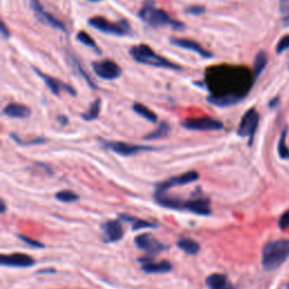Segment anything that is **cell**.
I'll use <instances>...</instances> for the list:
<instances>
[{"mask_svg":"<svg viewBox=\"0 0 289 289\" xmlns=\"http://www.w3.org/2000/svg\"><path fill=\"white\" fill-rule=\"evenodd\" d=\"M255 80L254 73L242 66L220 65L207 69V101L218 108H228L243 101Z\"/></svg>","mask_w":289,"mask_h":289,"instance_id":"6da1fadb","label":"cell"},{"mask_svg":"<svg viewBox=\"0 0 289 289\" xmlns=\"http://www.w3.org/2000/svg\"><path fill=\"white\" fill-rule=\"evenodd\" d=\"M129 55L136 62H138L140 65L151 66L155 68H162V69H169L175 71H181L183 69L181 66H178L177 64H175V62L160 56L157 52L151 49L149 45L144 43L134 45L133 48L129 50Z\"/></svg>","mask_w":289,"mask_h":289,"instance_id":"7a4b0ae2","label":"cell"},{"mask_svg":"<svg viewBox=\"0 0 289 289\" xmlns=\"http://www.w3.org/2000/svg\"><path fill=\"white\" fill-rule=\"evenodd\" d=\"M139 18L145 22L147 25L151 26L153 29L163 28V26H171L172 29L181 31L185 30V23L180 20L173 19L164 9L157 8L155 3L147 2L143 5L138 13Z\"/></svg>","mask_w":289,"mask_h":289,"instance_id":"3957f363","label":"cell"},{"mask_svg":"<svg viewBox=\"0 0 289 289\" xmlns=\"http://www.w3.org/2000/svg\"><path fill=\"white\" fill-rule=\"evenodd\" d=\"M289 257V240L271 241L262 250V267L267 271L280 268Z\"/></svg>","mask_w":289,"mask_h":289,"instance_id":"277c9868","label":"cell"},{"mask_svg":"<svg viewBox=\"0 0 289 289\" xmlns=\"http://www.w3.org/2000/svg\"><path fill=\"white\" fill-rule=\"evenodd\" d=\"M88 25L94 30L98 31V32L120 36V38H122V36H129L133 33L131 32L130 24L124 19H121L117 23H113L105 19L104 17L95 16L88 19Z\"/></svg>","mask_w":289,"mask_h":289,"instance_id":"5b68a950","label":"cell"},{"mask_svg":"<svg viewBox=\"0 0 289 289\" xmlns=\"http://www.w3.org/2000/svg\"><path fill=\"white\" fill-rule=\"evenodd\" d=\"M92 67L96 76H98L101 80L109 82L118 80L121 73H122V69H121V67L117 62L110 59L94 61Z\"/></svg>","mask_w":289,"mask_h":289,"instance_id":"8992f818","label":"cell"},{"mask_svg":"<svg viewBox=\"0 0 289 289\" xmlns=\"http://www.w3.org/2000/svg\"><path fill=\"white\" fill-rule=\"evenodd\" d=\"M259 121L260 115L256 112V110L250 109L249 111L243 115V118H242L240 122L238 135L240 137H249L250 145L252 144V141H253L256 129L259 127Z\"/></svg>","mask_w":289,"mask_h":289,"instance_id":"52a82bcc","label":"cell"},{"mask_svg":"<svg viewBox=\"0 0 289 289\" xmlns=\"http://www.w3.org/2000/svg\"><path fill=\"white\" fill-rule=\"evenodd\" d=\"M183 128L194 131H217L224 128L222 121L210 117L187 119L181 123Z\"/></svg>","mask_w":289,"mask_h":289,"instance_id":"ba28073f","label":"cell"},{"mask_svg":"<svg viewBox=\"0 0 289 289\" xmlns=\"http://www.w3.org/2000/svg\"><path fill=\"white\" fill-rule=\"evenodd\" d=\"M102 144L110 150L114 151L121 156H133L135 154H138L140 151H148L154 150L155 148L150 146H143V145H131L127 143H122V141H104L102 140Z\"/></svg>","mask_w":289,"mask_h":289,"instance_id":"9c48e42d","label":"cell"},{"mask_svg":"<svg viewBox=\"0 0 289 289\" xmlns=\"http://www.w3.org/2000/svg\"><path fill=\"white\" fill-rule=\"evenodd\" d=\"M33 70H34L36 75H38L41 78V80L44 82L45 85L49 87V89L52 92L54 95L60 96L61 92H66L71 96H76L77 93L75 91V88L70 86L69 84H67L65 82H61L60 80H58V78L46 75V73L42 72L40 69H38V68H35V67H33Z\"/></svg>","mask_w":289,"mask_h":289,"instance_id":"30bf717a","label":"cell"},{"mask_svg":"<svg viewBox=\"0 0 289 289\" xmlns=\"http://www.w3.org/2000/svg\"><path fill=\"white\" fill-rule=\"evenodd\" d=\"M30 7L35 13L36 18H38V20H40L42 24L49 25L52 29L60 30L62 32H67L65 24L60 22L58 18H56L54 15L45 12L42 4L40 3V0H30Z\"/></svg>","mask_w":289,"mask_h":289,"instance_id":"8fae6325","label":"cell"},{"mask_svg":"<svg viewBox=\"0 0 289 289\" xmlns=\"http://www.w3.org/2000/svg\"><path fill=\"white\" fill-rule=\"evenodd\" d=\"M198 178H199V174L197 172H194V171L187 172L185 173V174H181L178 176H173L169 178V180L160 183V185L156 187L155 192H166L172 188L190 185V183L192 182H196Z\"/></svg>","mask_w":289,"mask_h":289,"instance_id":"7c38bea8","label":"cell"},{"mask_svg":"<svg viewBox=\"0 0 289 289\" xmlns=\"http://www.w3.org/2000/svg\"><path fill=\"white\" fill-rule=\"evenodd\" d=\"M185 210H189L199 216H209L212 214L210 199L202 194H193L190 200H186Z\"/></svg>","mask_w":289,"mask_h":289,"instance_id":"4fadbf2b","label":"cell"},{"mask_svg":"<svg viewBox=\"0 0 289 289\" xmlns=\"http://www.w3.org/2000/svg\"><path fill=\"white\" fill-rule=\"evenodd\" d=\"M135 243L138 246V249L145 251L149 254H157L166 249L164 244L161 243L159 240H156L154 236L149 233H145L137 236L135 239Z\"/></svg>","mask_w":289,"mask_h":289,"instance_id":"5bb4252c","label":"cell"},{"mask_svg":"<svg viewBox=\"0 0 289 289\" xmlns=\"http://www.w3.org/2000/svg\"><path fill=\"white\" fill-rule=\"evenodd\" d=\"M170 43L173 46H176V48H181L185 50L192 51L194 54H197L198 56H200L203 59H212L214 55L212 52L208 51L207 49H204L203 46L198 43V42L190 40V39H182V38H172L170 40Z\"/></svg>","mask_w":289,"mask_h":289,"instance_id":"9a60e30c","label":"cell"},{"mask_svg":"<svg viewBox=\"0 0 289 289\" xmlns=\"http://www.w3.org/2000/svg\"><path fill=\"white\" fill-rule=\"evenodd\" d=\"M104 241L107 243H114L123 238V227L119 219L108 220L102 225Z\"/></svg>","mask_w":289,"mask_h":289,"instance_id":"2e32d148","label":"cell"},{"mask_svg":"<svg viewBox=\"0 0 289 289\" xmlns=\"http://www.w3.org/2000/svg\"><path fill=\"white\" fill-rule=\"evenodd\" d=\"M35 264V261L30 255L23 253H16L10 255H2L0 257V265L4 267L13 268H30Z\"/></svg>","mask_w":289,"mask_h":289,"instance_id":"e0dca14e","label":"cell"},{"mask_svg":"<svg viewBox=\"0 0 289 289\" xmlns=\"http://www.w3.org/2000/svg\"><path fill=\"white\" fill-rule=\"evenodd\" d=\"M139 262L143 264L141 269L146 273H166L173 269L172 265L166 260L156 262L153 257H143Z\"/></svg>","mask_w":289,"mask_h":289,"instance_id":"ac0fdd59","label":"cell"},{"mask_svg":"<svg viewBox=\"0 0 289 289\" xmlns=\"http://www.w3.org/2000/svg\"><path fill=\"white\" fill-rule=\"evenodd\" d=\"M3 114L12 119H28L31 115V109L24 104L10 103L4 108Z\"/></svg>","mask_w":289,"mask_h":289,"instance_id":"d6986e66","label":"cell"},{"mask_svg":"<svg viewBox=\"0 0 289 289\" xmlns=\"http://www.w3.org/2000/svg\"><path fill=\"white\" fill-rule=\"evenodd\" d=\"M67 57H68V62H69V64H70L73 72L78 73V75H80L82 78H84V80L86 81L87 85L91 87L92 89H94V91H96V89H98V87L95 85V83H94L91 80V77L88 76V73L86 72L85 69H84L82 64H81V61L77 59V58L75 57V55L71 54V52H67Z\"/></svg>","mask_w":289,"mask_h":289,"instance_id":"ffe728a7","label":"cell"},{"mask_svg":"<svg viewBox=\"0 0 289 289\" xmlns=\"http://www.w3.org/2000/svg\"><path fill=\"white\" fill-rule=\"evenodd\" d=\"M207 287L209 289H234L227 279V277L222 275V273H214L209 276L206 279Z\"/></svg>","mask_w":289,"mask_h":289,"instance_id":"44dd1931","label":"cell"},{"mask_svg":"<svg viewBox=\"0 0 289 289\" xmlns=\"http://www.w3.org/2000/svg\"><path fill=\"white\" fill-rule=\"evenodd\" d=\"M119 217L122 219L123 222H127V223H130L131 225H133L134 230H139L141 228H154L157 226L154 223L147 222V220H143V219L135 218L133 216H129V215H120Z\"/></svg>","mask_w":289,"mask_h":289,"instance_id":"7402d4cb","label":"cell"},{"mask_svg":"<svg viewBox=\"0 0 289 289\" xmlns=\"http://www.w3.org/2000/svg\"><path fill=\"white\" fill-rule=\"evenodd\" d=\"M177 246L189 255H196L200 251V246L191 239H180L177 241Z\"/></svg>","mask_w":289,"mask_h":289,"instance_id":"603a6c76","label":"cell"},{"mask_svg":"<svg viewBox=\"0 0 289 289\" xmlns=\"http://www.w3.org/2000/svg\"><path fill=\"white\" fill-rule=\"evenodd\" d=\"M133 110L137 114L140 115L141 118L146 119L147 121H149V122H151V123H155L157 121V115L153 111H151L150 109L145 107L144 104L135 103L133 105Z\"/></svg>","mask_w":289,"mask_h":289,"instance_id":"cb8c5ba5","label":"cell"},{"mask_svg":"<svg viewBox=\"0 0 289 289\" xmlns=\"http://www.w3.org/2000/svg\"><path fill=\"white\" fill-rule=\"evenodd\" d=\"M268 64V56L265 51H260L257 52L256 56H255V59H254V65H253V73H254V77L257 78L260 75L261 72L265 70V68L267 67Z\"/></svg>","mask_w":289,"mask_h":289,"instance_id":"d4e9b609","label":"cell"},{"mask_svg":"<svg viewBox=\"0 0 289 289\" xmlns=\"http://www.w3.org/2000/svg\"><path fill=\"white\" fill-rule=\"evenodd\" d=\"M171 131V125L167 123V122H162L159 128H157L155 131H151L150 134L146 135L144 138L146 140H154V139H161V138H164L167 135L170 134Z\"/></svg>","mask_w":289,"mask_h":289,"instance_id":"484cf974","label":"cell"},{"mask_svg":"<svg viewBox=\"0 0 289 289\" xmlns=\"http://www.w3.org/2000/svg\"><path fill=\"white\" fill-rule=\"evenodd\" d=\"M99 112H101V99L97 98L91 104L87 111L82 114V118L85 121H94L98 118Z\"/></svg>","mask_w":289,"mask_h":289,"instance_id":"4316f807","label":"cell"},{"mask_svg":"<svg viewBox=\"0 0 289 289\" xmlns=\"http://www.w3.org/2000/svg\"><path fill=\"white\" fill-rule=\"evenodd\" d=\"M286 138H287V127L283 128L281 131L279 141H278V155L281 160H289V148L286 145Z\"/></svg>","mask_w":289,"mask_h":289,"instance_id":"83f0119b","label":"cell"},{"mask_svg":"<svg viewBox=\"0 0 289 289\" xmlns=\"http://www.w3.org/2000/svg\"><path fill=\"white\" fill-rule=\"evenodd\" d=\"M56 199L61 202L70 203V202H75L77 200H80V196L70 190H62L56 194Z\"/></svg>","mask_w":289,"mask_h":289,"instance_id":"f1b7e54d","label":"cell"},{"mask_svg":"<svg viewBox=\"0 0 289 289\" xmlns=\"http://www.w3.org/2000/svg\"><path fill=\"white\" fill-rule=\"evenodd\" d=\"M76 39H77V41H80L81 43H83V44H85L86 46H88V48H92V49H94V50L98 51L97 45H96V43H95V41H94V40L91 38V35H89L88 33H86L85 31H81V32H78L77 35H76Z\"/></svg>","mask_w":289,"mask_h":289,"instance_id":"f546056e","label":"cell"},{"mask_svg":"<svg viewBox=\"0 0 289 289\" xmlns=\"http://www.w3.org/2000/svg\"><path fill=\"white\" fill-rule=\"evenodd\" d=\"M279 9L282 23L289 26V0H279Z\"/></svg>","mask_w":289,"mask_h":289,"instance_id":"4dcf8cb0","label":"cell"},{"mask_svg":"<svg viewBox=\"0 0 289 289\" xmlns=\"http://www.w3.org/2000/svg\"><path fill=\"white\" fill-rule=\"evenodd\" d=\"M10 137L14 139L15 143H17L18 145H22V146H30V145H40V144H43L46 141L45 138H36V139H32V140H29V141H24L20 139V137H18L17 135L15 134H10Z\"/></svg>","mask_w":289,"mask_h":289,"instance_id":"1f68e13d","label":"cell"},{"mask_svg":"<svg viewBox=\"0 0 289 289\" xmlns=\"http://www.w3.org/2000/svg\"><path fill=\"white\" fill-rule=\"evenodd\" d=\"M185 13L188 15H193V16H200L206 13V7L201 5H191L185 9Z\"/></svg>","mask_w":289,"mask_h":289,"instance_id":"d6a6232c","label":"cell"},{"mask_svg":"<svg viewBox=\"0 0 289 289\" xmlns=\"http://www.w3.org/2000/svg\"><path fill=\"white\" fill-rule=\"evenodd\" d=\"M289 49V34L282 36V38L278 42V44L276 46V51L278 55L282 54V52H285Z\"/></svg>","mask_w":289,"mask_h":289,"instance_id":"836d02e7","label":"cell"},{"mask_svg":"<svg viewBox=\"0 0 289 289\" xmlns=\"http://www.w3.org/2000/svg\"><path fill=\"white\" fill-rule=\"evenodd\" d=\"M18 238L22 240L24 243L30 245L31 248H35V249H43L44 248V245L42 244V243H40V242H38L36 240L29 239V238H26V236H24V235H18Z\"/></svg>","mask_w":289,"mask_h":289,"instance_id":"e575fe53","label":"cell"},{"mask_svg":"<svg viewBox=\"0 0 289 289\" xmlns=\"http://www.w3.org/2000/svg\"><path fill=\"white\" fill-rule=\"evenodd\" d=\"M279 227L282 230L289 228V210H287V212L283 213L280 216V218H279Z\"/></svg>","mask_w":289,"mask_h":289,"instance_id":"d590c367","label":"cell"},{"mask_svg":"<svg viewBox=\"0 0 289 289\" xmlns=\"http://www.w3.org/2000/svg\"><path fill=\"white\" fill-rule=\"evenodd\" d=\"M2 34L5 39H8L9 36H10V32L7 30L6 28V25H5V23L2 24Z\"/></svg>","mask_w":289,"mask_h":289,"instance_id":"8d00e7d4","label":"cell"},{"mask_svg":"<svg viewBox=\"0 0 289 289\" xmlns=\"http://www.w3.org/2000/svg\"><path fill=\"white\" fill-rule=\"evenodd\" d=\"M58 121H59V123L61 124V125H66L67 123H68V119H67V117H62V115H60L59 118H58Z\"/></svg>","mask_w":289,"mask_h":289,"instance_id":"74e56055","label":"cell"},{"mask_svg":"<svg viewBox=\"0 0 289 289\" xmlns=\"http://www.w3.org/2000/svg\"><path fill=\"white\" fill-rule=\"evenodd\" d=\"M278 102H279V98H273L272 101L269 103V107L270 108H275V105H277Z\"/></svg>","mask_w":289,"mask_h":289,"instance_id":"f35d334b","label":"cell"},{"mask_svg":"<svg viewBox=\"0 0 289 289\" xmlns=\"http://www.w3.org/2000/svg\"><path fill=\"white\" fill-rule=\"evenodd\" d=\"M2 206H3V208H2V213H3V214H5V212H6V204H5V202H4V201L2 202Z\"/></svg>","mask_w":289,"mask_h":289,"instance_id":"ab89813d","label":"cell"},{"mask_svg":"<svg viewBox=\"0 0 289 289\" xmlns=\"http://www.w3.org/2000/svg\"><path fill=\"white\" fill-rule=\"evenodd\" d=\"M45 272H56V270L51 269V270H40L39 273H45Z\"/></svg>","mask_w":289,"mask_h":289,"instance_id":"60d3db41","label":"cell"},{"mask_svg":"<svg viewBox=\"0 0 289 289\" xmlns=\"http://www.w3.org/2000/svg\"><path fill=\"white\" fill-rule=\"evenodd\" d=\"M87 2H91V3H98V2H102V0H87Z\"/></svg>","mask_w":289,"mask_h":289,"instance_id":"b9f144b4","label":"cell"},{"mask_svg":"<svg viewBox=\"0 0 289 289\" xmlns=\"http://www.w3.org/2000/svg\"><path fill=\"white\" fill-rule=\"evenodd\" d=\"M287 289H289V285H288V286H287Z\"/></svg>","mask_w":289,"mask_h":289,"instance_id":"7bdbcfd3","label":"cell"},{"mask_svg":"<svg viewBox=\"0 0 289 289\" xmlns=\"http://www.w3.org/2000/svg\"><path fill=\"white\" fill-rule=\"evenodd\" d=\"M288 68H289V64H288Z\"/></svg>","mask_w":289,"mask_h":289,"instance_id":"ee69618b","label":"cell"}]
</instances>
